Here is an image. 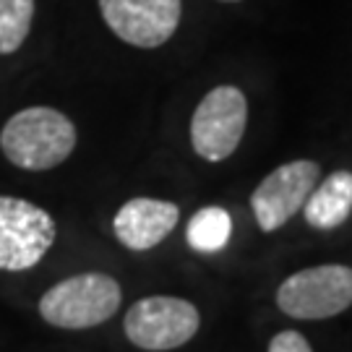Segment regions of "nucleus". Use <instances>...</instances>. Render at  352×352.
<instances>
[{"label": "nucleus", "mask_w": 352, "mask_h": 352, "mask_svg": "<svg viewBox=\"0 0 352 352\" xmlns=\"http://www.w3.org/2000/svg\"><path fill=\"white\" fill-rule=\"evenodd\" d=\"M76 126L52 107H26L8 118L0 131L6 160L29 173H45L63 164L76 149Z\"/></svg>", "instance_id": "1"}, {"label": "nucleus", "mask_w": 352, "mask_h": 352, "mask_svg": "<svg viewBox=\"0 0 352 352\" xmlns=\"http://www.w3.org/2000/svg\"><path fill=\"white\" fill-rule=\"evenodd\" d=\"M123 302L118 279L102 272H84L52 285L39 298V316L55 329H94L110 321Z\"/></svg>", "instance_id": "2"}, {"label": "nucleus", "mask_w": 352, "mask_h": 352, "mask_svg": "<svg viewBox=\"0 0 352 352\" xmlns=\"http://www.w3.org/2000/svg\"><path fill=\"white\" fill-rule=\"evenodd\" d=\"M282 314L298 321H318L344 314L352 305V266H308L289 274L277 289Z\"/></svg>", "instance_id": "3"}, {"label": "nucleus", "mask_w": 352, "mask_h": 352, "mask_svg": "<svg viewBox=\"0 0 352 352\" xmlns=\"http://www.w3.org/2000/svg\"><path fill=\"white\" fill-rule=\"evenodd\" d=\"M201 327L199 308L173 295H151L136 300L126 314L123 329L131 344L146 352H167L188 344Z\"/></svg>", "instance_id": "4"}, {"label": "nucleus", "mask_w": 352, "mask_h": 352, "mask_svg": "<svg viewBox=\"0 0 352 352\" xmlns=\"http://www.w3.org/2000/svg\"><path fill=\"white\" fill-rule=\"evenodd\" d=\"M55 219L37 204L0 196V272L37 266L55 243Z\"/></svg>", "instance_id": "5"}, {"label": "nucleus", "mask_w": 352, "mask_h": 352, "mask_svg": "<svg viewBox=\"0 0 352 352\" xmlns=\"http://www.w3.org/2000/svg\"><path fill=\"white\" fill-rule=\"evenodd\" d=\"M248 100L238 87H214L190 118V146L206 162H222L240 146Z\"/></svg>", "instance_id": "6"}, {"label": "nucleus", "mask_w": 352, "mask_h": 352, "mask_svg": "<svg viewBox=\"0 0 352 352\" xmlns=\"http://www.w3.org/2000/svg\"><path fill=\"white\" fill-rule=\"evenodd\" d=\"M100 13L118 39L154 50L177 32L183 0H100Z\"/></svg>", "instance_id": "7"}, {"label": "nucleus", "mask_w": 352, "mask_h": 352, "mask_svg": "<svg viewBox=\"0 0 352 352\" xmlns=\"http://www.w3.org/2000/svg\"><path fill=\"white\" fill-rule=\"evenodd\" d=\"M321 177V167L314 160H295L272 170L251 196V209L264 232L285 227L302 209Z\"/></svg>", "instance_id": "8"}, {"label": "nucleus", "mask_w": 352, "mask_h": 352, "mask_svg": "<svg viewBox=\"0 0 352 352\" xmlns=\"http://www.w3.org/2000/svg\"><path fill=\"white\" fill-rule=\"evenodd\" d=\"M180 219V209L173 201L160 199H131L126 201L113 219L115 238L128 251H149L160 245Z\"/></svg>", "instance_id": "9"}, {"label": "nucleus", "mask_w": 352, "mask_h": 352, "mask_svg": "<svg viewBox=\"0 0 352 352\" xmlns=\"http://www.w3.org/2000/svg\"><path fill=\"white\" fill-rule=\"evenodd\" d=\"M305 222L316 230H334L352 214V173L337 170L321 183H316L302 204Z\"/></svg>", "instance_id": "10"}, {"label": "nucleus", "mask_w": 352, "mask_h": 352, "mask_svg": "<svg viewBox=\"0 0 352 352\" xmlns=\"http://www.w3.org/2000/svg\"><path fill=\"white\" fill-rule=\"evenodd\" d=\"M232 235V219L222 206H204L190 217L186 227V240L193 251L217 253L222 251Z\"/></svg>", "instance_id": "11"}, {"label": "nucleus", "mask_w": 352, "mask_h": 352, "mask_svg": "<svg viewBox=\"0 0 352 352\" xmlns=\"http://www.w3.org/2000/svg\"><path fill=\"white\" fill-rule=\"evenodd\" d=\"M34 21V0H0V55H11L26 42Z\"/></svg>", "instance_id": "12"}, {"label": "nucleus", "mask_w": 352, "mask_h": 352, "mask_svg": "<svg viewBox=\"0 0 352 352\" xmlns=\"http://www.w3.org/2000/svg\"><path fill=\"white\" fill-rule=\"evenodd\" d=\"M269 352H314V347L308 344V340L295 329H285L272 337L269 342Z\"/></svg>", "instance_id": "13"}, {"label": "nucleus", "mask_w": 352, "mask_h": 352, "mask_svg": "<svg viewBox=\"0 0 352 352\" xmlns=\"http://www.w3.org/2000/svg\"><path fill=\"white\" fill-rule=\"evenodd\" d=\"M222 3H238V0H222Z\"/></svg>", "instance_id": "14"}]
</instances>
